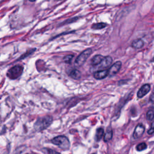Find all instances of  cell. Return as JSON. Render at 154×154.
<instances>
[{
    "mask_svg": "<svg viewBox=\"0 0 154 154\" xmlns=\"http://www.w3.org/2000/svg\"><path fill=\"white\" fill-rule=\"evenodd\" d=\"M52 122V117L49 116H46L37 119L34 128L37 131H41L50 126Z\"/></svg>",
    "mask_w": 154,
    "mask_h": 154,
    "instance_id": "6da1fadb",
    "label": "cell"
},
{
    "mask_svg": "<svg viewBox=\"0 0 154 154\" xmlns=\"http://www.w3.org/2000/svg\"><path fill=\"white\" fill-rule=\"evenodd\" d=\"M51 143L64 150H68L70 147V141L64 135H59L54 137L51 140Z\"/></svg>",
    "mask_w": 154,
    "mask_h": 154,
    "instance_id": "7a4b0ae2",
    "label": "cell"
},
{
    "mask_svg": "<svg viewBox=\"0 0 154 154\" xmlns=\"http://www.w3.org/2000/svg\"><path fill=\"white\" fill-rule=\"evenodd\" d=\"M91 52L92 49L91 48H88L83 51L76 58L75 61V66L76 67H80L82 66L90 57Z\"/></svg>",
    "mask_w": 154,
    "mask_h": 154,
    "instance_id": "3957f363",
    "label": "cell"
},
{
    "mask_svg": "<svg viewBox=\"0 0 154 154\" xmlns=\"http://www.w3.org/2000/svg\"><path fill=\"white\" fill-rule=\"evenodd\" d=\"M23 70V67L20 65H16L11 68H10L7 73V76L11 79H15L19 78L22 73Z\"/></svg>",
    "mask_w": 154,
    "mask_h": 154,
    "instance_id": "277c9868",
    "label": "cell"
},
{
    "mask_svg": "<svg viewBox=\"0 0 154 154\" xmlns=\"http://www.w3.org/2000/svg\"><path fill=\"white\" fill-rule=\"evenodd\" d=\"M112 63V58L109 57V56H106V57H103V59L101 60V61L97 65L94 66L96 67V71L97 70H100L103 69H106L108 67H109L111 63Z\"/></svg>",
    "mask_w": 154,
    "mask_h": 154,
    "instance_id": "5b68a950",
    "label": "cell"
},
{
    "mask_svg": "<svg viewBox=\"0 0 154 154\" xmlns=\"http://www.w3.org/2000/svg\"><path fill=\"white\" fill-rule=\"evenodd\" d=\"M122 66V63L121 61H117L114 64H113L109 69H108V76L112 77L114 76L116 74H117L119 71L120 70Z\"/></svg>",
    "mask_w": 154,
    "mask_h": 154,
    "instance_id": "8992f818",
    "label": "cell"
},
{
    "mask_svg": "<svg viewBox=\"0 0 154 154\" xmlns=\"http://www.w3.org/2000/svg\"><path fill=\"white\" fill-rule=\"evenodd\" d=\"M145 131V128L144 126L142 125V124H138L135 129L134 131L133 132V137L135 139H137L139 138L140 137H141L142 136V135L143 134L144 132Z\"/></svg>",
    "mask_w": 154,
    "mask_h": 154,
    "instance_id": "52a82bcc",
    "label": "cell"
},
{
    "mask_svg": "<svg viewBox=\"0 0 154 154\" xmlns=\"http://www.w3.org/2000/svg\"><path fill=\"white\" fill-rule=\"evenodd\" d=\"M150 90V85L149 84L143 85L137 92V97L138 98H142L143 96L146 95Z\"/></svg>",
    "mask_w": 154,
    "mask_h": 154,
    "instance_id": "ba28073f",
    "label": "cell"
},
{
    "mask_svg": "<svg viewBox=\"0 0 154 154\" xmlns=\"http://www.w3.org/2000/svg\"><path fill=\"white\" fill-rule=\"evenodd\" d=\"M108 75V69H103L100 70L96 71L93 73V77L96 79H102L106 78Z\"/></svg>",
    "mask_w": 154,
    "mask_h": 154,
    "instance_id": "9c48e42d",
    "label": "cell"
},
{
    "mask_svg": "<svg viewBox=\"0 0 154 154\" xmlns=\"http://www.w3.org/2000/svg\"><path fill=\"white\" fill-rule=\"evenodd\" d=\"M103 56L102 55H94L91 60V64L92 66H95L99 64L101 60L103 59Z\"/></svg>",
    "mask_w": 154,
    "mask_h": 154,
    "instance_id": "30bf717a",
    "label": "cell"
},
{
    "mask_svg": "<svg viewBox=\"0 0 154 154\" xmlns=\"http://www.w3.org/2000/svg\"><path fill=\"white\" fill-rule=\"evenodd\" d=\"M132 46L135 49H140L144 46V42L141 39H136L132 43Z\"/></svg>",
    "mask_w": 154,
    "mask_h": 154,
    "instance_id": "8fae6325",
    "label": "cell"
},
{
    "mask_svg": "<svg viewBox=\"0 0 154 154\" xmlns=\"http://www.w3.org/2000/svg\"><path fill=\"white\" fill-rule=\"evenodd\" d=\"M69 76L72 78L73 79H79L81 78V73L80 72L79 70H78V69H73L70 73H69Z\"/></svg>",
    "mask_w": 154,
    "mask_h": 154,
    "instance_id": "7c38bea8",
    "label": "cell"
},
{
    "mask_svg": "<svg viewBox=\"0 0 154 154\" xmlns=\"http://www.w3.org/2000/svg\"><path fill=\"white\" fill-rule=\"evenodd\" d=\"M103 140L105 142H108L112 139V130L111 128H109L107 129L106 132L105 134H103Z\"/></svg>",
    "mask_w": 154,
    "mask_h": 154,
    "instance_id": "4fadbf2b",
    "label": "cell"
},
{
    "mask_svg": "<svg viewBox=\"0 0 154 154\" xmlns=\"http://www.w3.org/2000/svg\"><path fill=\"white\" fill-rule=\"evenodd\" d=\"M104 134V131L102 128H99L97 129L96 132V135H95V139L96 141H99L103 136Z\"/></svg>",
    "mask_w": 154,
    "mask_h": 154,
    "instance_id": "5bb4252c",
    "label": "cell"
},
{
    "mask_svg": "<svg viewBox=\"0 0 154 154\" xmlns=\"http://www.w3.org/2000/svg\"><path fill=\"white\" fill-rule=\"evenodd\" d=\"M106 25H107L106 23H103V22L96 23H94L91 26V28H93L94 29H102V28H105Z\"/></svg>",
    "mask_w": 154,
    "mask_h": 154,
    "instance_id": "9a60e30c",
    "label": "cell"
},
{
    "mask_svg": "<svg viewBox=\"0 0 154 154\" xmlns=\"http://www.w3.org/2000/svg\"><path fill=\"white\" fill-rule=\"evenodd\" d=\"M147 144L144 142H142L139 143L137 146H136V149L137 151H143L147 148Z\"/></svg>",
    "mask_w": 154,
    "mask_h": 154,
    "instance_id": "2e32d148",
    "label": "cell"
},
{
    "mask_svg": "<svg viewBox=\"0 0 154 154\" xmlns=\"http://www.w3.org/2000/svg\"><path fill=\"white\" fill-rule=\"evenodd\" d=\"M146 119L147 120L152 121L153 119V109H150L147 111L146 114Z\"/></svg>",
    "mask_w": 154,
    "mask_h": 154,
    "instance_id": "e0dca14e",
    "label": "cell"
},
{
    "mask_svg": "<svg viewBox=\"0 0 154 154\" xmlns=\"http://www.w3.org/2000/svg\"><path fill=\"white\" fill-rule=\"evenodd\" d=\"M73 58V55H67L65 56L63 58V61L66 63H70L72 60Z\"/></svg>",
    "mask_w": 154,
    "mask_h": 154,
    "instance_id": "ac0fdd59",
    "label": "cell"
},
{
    "mask_svg": "<svg viewBox=\"0 0 154 154\" xmlns=\"http://www.w3.org/2000/svg\"><path fill=\"white\" fill-rule=\"evenodd\" d=\"M153 131H154V129H153V122H152V125H151V128L148 130L147 134H148L149 135H152V134H153Z\"/></svg>",
    "mask_w": 154,
    "mask_h": 154,
    "instance_id": "d6986e66",
    "label": "cell"
},
{
    "mask_svg": "<svg viewBox=\"0 0 154 154\" xmlns=\"http://www.w3.org/2000/svg\"><path fill=\"white\" fill-rule=\"evenodd\" d=\"M46 150V152H45L46 153H58V152L57 151H55V150H51L50 149H45Z\"/></svg>",
    "mask_w": 154,
    "mask_h": 154,
    "instance_id": "ffe728a7",
    "label": "cell"
},
{
    "mask_svg": "<svg viewBox=\"0 0 154 154\" xmlns=\"http://www.w3.org/2000/svg\"><path fill=\"white\" fill-rule=\"evenodd\" d=\"M153 94H151V96H150V99H151V102H153Z\"/></svg>",
    "mask_w": 154,
    "mask_h": 154,
    "instance_id": "44dd1931",
    "label": "cell"
},
{
    "mask_svg": "<svg viewBox=\"0 0 154 154\" xmlns=\"http://www.w3.org/2000/svg\"><path fill=\"white\" fill-rule=\"evenodd\" d=\"M29 1H31V2H34V1H35L36 0H29Z\"/></svg>",
    "mask_w": 154,
    "mask_h": 154,
    "instance_id": "7402d4cb",
    "label": "cell"
},
{
    "mask_svg": "<svg viewBox=\"0 0 154 154\" xmlns=\"http://www.w3.org/2000/svg\"><path fill=\"white\" fill-rule=\"evenodd\" d=\"M56 1H61V0H56Z\"/></svg>",
    "mask_w": 154,
    "mask_h": 154,
    "instance_id": "603a6c76",
    "label": "cell"
}]
</instances>
